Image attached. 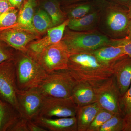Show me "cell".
Here are the masks:
<instances>
[{
	"label": "cell",
	"mask_w": 131,
	"mask_h": 131,
	"mask_svg": "<svg viewBox=\"0 0 131 131\" xmlns=\"http://www.w3.org/2000/svg\"><path fill=\"white\" fill-rule=\"evenodd\" d=\"M77 81L96 86L113 76V68L101 62L93 51L70 54L67 69Z\"/></svg>",
	"instance_id": "obj_1"
},
{
	"label": "cell",
	"mask_w": 131,
	"mask_h": 131,
	"mask_svg": "<svg viewBox=\"0 0 131 131\" xmlns=\"http://www.w3.org/2000/svg\"><path fill=\"white\" fill-rule=\"evenodd\" d=\"M130 19L127 8L108 0L100 9L98 30L110 39L122 38L129 34Z\"/></svg>",
	"instance_id": "obj_2"
},
{
	"label": "cell",
	"mask_w": 131,
	"mask_h": 131,
	"mask_svg": "<svg viewBox=\"0 0 131 131\" xmlns=\"http://www.w3.org/2000/svg\"><path fill=\"white\" fill-rule=\"evenodd\" d=\"M14 60L19 90L38 87L47 75V72L40 64L25 53L16 51Z\"/></svg>",
	"instance_id": "obj_3"
},
{
	"label": "cell",
	"mask_w": 131,
	"mask_h": 131,
	"mask_svg": "<svg viewBox=\"0 0 131 131\" xmlns=\"http://www.w3.org/2000/svg\"><path fill=\"white\" fill-rule=\"evenodd\" d=\"M62 40L65 43L70 54L93 51L109 43L110 39L98 30L76 31L66 29Z\"/></svg>",
	"instance_id": "obj_4"
},
{
	"label": "cell",
	"mask_w": 131,
	"mask_h": 131,
	"mask_svg": "<svg viewBox=\"0 0 131 131\" xmlns=\"http://www.w3.org/2000/svg\"><path fill=\"white\" fill-rule=\"evenodd\" d=\"M76 81L68 70H61L47 73L38 88L46 97L70 98Z\"/></svg>",
	"instance_id": "obj_5"
},
{
	"label": "cell",
	"mask_w": 131,
	"mask_h": 131,
	"mask_svg": "<svg viewBox=\"0 0 131 131\" xmlns=\"http://www.w3.org/2000/svg\"><path fill=\"white\" fill-rule=\"evenodd\" d=\"M70 52L61 40L46 48L34 59L47 73L68 69Z\"/></svg>",
	"instance_id": "obj_6"
},
{
	"label": "cell",
	"mask_w": 131,
	"mask_h": 131,
	"mask_svg": "<svg viewBox=\"0 0 131 131\" xmlns=\"http://www.w3.org/2000/svg\"><path fill=\"white\" fill-rule=\"evenodd\" d=\"M17 86L14 60L0 63V97L19 112Z\"/></svg>",
	"instance_id": "obj_7"
},
{
	"label": "cell",
	"mask_w": 131,
	"mask_h": 131,
	"mask_svg": "<svg viewBox=\"0 0 131 131\" xmlns=\"http://www.w3.org/2000/svg\"><path fill=\"white\" fill-rule=\"evenodd\" d=\"M19 112L22 117L32 120L39 115L45 97L38 87L17 92Z\"/></svg>",
	"instance_id": "obj_8"
},
{
	"label": "cell",
	"mask_w": 131,
	"mask_h": 131,
	"mask_svg": "<svg viewBox=\"0 0 131 131\" xmlns=\"http://www.w3.org/2000/svg\"><path fill=\"white\" fill-rule=\"evenodd\" d=\"M95 87L96 101L101 108L114 114H122L120 106V95L113 75Z\"/></svg>",
	"instance_id": "obj_9"
},
{
	"label": "cell",
	"mask_w": 131,
	"mask_h": 131,
	"mask_svg": "<svg viewBox=\"0 0 131 131\" xmlns=\"http://www.w3.org/2000/svg\"><path fill=\"white\" fill-rule=\"evenodd\" d=\"M77 106L71 97H46L39 116L48 118L75 117Z\"/></svg>",
	"instance_id": "obj_10"
},
{
	"label": "cell",
	"mask_w": 131,
	"mask_h": 131,
	"mask_svg": "<svg viewBox=\"0 0 131 131\" xmlns=\"http://www.w3.org/2000/svg\"><path fill=\"white\" fill-rule=\"evenodd\" d=\"M38 38V34L24 29L9 28L0 31V40L24 53L27 51L28 45Z\"/></svg>",
	"instance_id": "obj_11"
},
{
	"label": "cell",
	"mask_w": 131,
	"mask_h": 131,
	"mask_svg": "<svg viewBox=\"0 0 131 131\" xmlns=\"http://www.w3.org/2000/svg\"><path fill=\"white\" fill-rule=\"evenodd\" d=\"M69 21V19H68L61 25L47 30V34L43 38L29 44L25 53L34 59L46 48L61 41Z\"/></svg>",
	"instance_id": "obj_12"
},
{
	"label": "cell",
	"mask_w": 131,
	"mask_h": 131,
	"mask_svg": "<svg viewBox=\"0 0 131 131\" xmlns=\"http://www.w3.org/2000/svg\"><path fill=\"white\" fill-rule=\"evenodd\" d=\"M113 75L121 97L131 84V57L127 56L117 62L113 66Z\"/></svg>",
	"instance_id": "obj_13"
},
{
	"label": "cell",
	"mask_w": 131,
	"mask_h": 131,
	"mask_svg": "<svg viewBox=\"0 0 131 131\" xmlns=\"http://www.w3.org/2000/svg\"><path fill=\"white\" fill-rule=\"evenodd\" d=\"M32 121L37 125L49 131H77L75 117L48 118L38 115Z\"/></svg>",
	"instance_id": "obj_14"
},
{
	"label": "cell",
	"mask_w": 131,
	"mask_h": 131,
	"mask_svg": "<svg viewBox=\"0 0 131 131\" xmlns=\"http://www.w3.org/2000/svg\"><path fill=\"white\" fill-rule=\"evenodd\" d=\"M71 97L77 107L96 102L95 87L87 82L77 81Z\"/></svg>",
	"instance_id": "obj_15"
},
{
	"label": "cell",
	"mask_w": 131,
	"mask_h": 131,
	"mask_svg": "<svg viewBox=\"0 0 131 131\" xmlns=\"http://www.w3.org/2000/svg\"><path fill=\"white\" fill-rule=\"evenodd\" d=\"M93 51L101 62L112 68L118 61L128 56L122 47L113 43L111 40L109 43Z\"/></svg>",
	"instance_id": "obj_16"
},
{
	"label": "cell",
	"mask_w": 131,
	"mask_h": 131,
	"mask_svg": "<svg viewBox=\"0 0 131 131\" xmlns=\"http://www.w3.org/2000/svg\"><path fill=\"white\" fill-rule=\"evenodd\" d=\"M62 10L65 13L68 19L81 18L100 9L94 0H88L64 5Z\"/></svg>",
	"instance_id": "obj_17"
},
{
	"label": "cell",
	"mask_w": 131,
	"mask_h": 131,
	"mask_svg": "<svg viewBox=\"0 0 131 131\" xmlns=\"http://www.w3.org/2000/svg\"><path fill=\"white\" fill-rule=\"evenodd\" d=\"M35 5V0H26L19 13L16 24L7 29L18 28L38 34L35 31L32 24Z\"/></svg>",
	"instance_id": "obj_18"
},
{
	"label": "cell",
	"mask_w": 131,
	"mask_h": 131,
	"mask_svg": "<svg viewBox=\"0 0 131 131\" xmlns=\"http://www.w3.org/2000/svg\"><path fill=\"white\" fill-rule=\"evenodd\" d=\"M101 108L96 102L78 107L75 115L77 131H87Z\"/></svg>",
	"instance_id": "obj_19"
},
{
	"label": "cell",
	"mask_w": 131,
	"mask_h": 131,
	"mask_svg": "<svg viewBox=\"0 0 131 131\" xmlns=\"http://www.w3.org/2000/svg\"><path fill=\"white\" fill-rule=\"evenodd\" d=\"M100 10L78 19H69L67 27L76 31H87L98 30Z\"/></svg>",
	"instance_id": "obj_20"
},
{
	"label": "cell",
	"mask_w": 131,
	"mask_h": 131,
	"mask_svg": "<svg viewBox=\"0 0 131 131\" xmlns=\"http://www.w3.org/2000/svg\"><path fill=\"white\" fill-rule=\"evenodd\" d=\"M21 116L16 108L0 97V131H9Z\"/></svg>",
	"instance_id": "obj_21"
},
{
	"label": "cell",
	"mask_w": 131,
	"mask_h": 131,
	"mask_svg": "<svg viewBox=\"0 0 131 131\" xmlns=\"http://www.w3.org/2000/svg\"><path fill=\"white\" fill-rule=\"evenodd\" d=\"M61 5L59 0H43L42 2V7L51 18L54 27L61 25L68 19Z\"/></svg>",
	"instance_id": "obj_22"
},
{
	"label": "cell",
	"mask_w": 131,
	"mask_h": 131,
	"mask_svg": "<svg viewBox=\"0 0 131 131\" xmlns=\"http://www.w3.org/2000/svg\"><path fill=\"white\" fill-rule=\"evenodd\" d=\"M32 24L38 34L43 33L54 27L51 18L44 10H38L34 15Z\"/></svg>",
	"instance_id": "obj_23"
},
{
	"label": "cell",
	"mask_w": 131,
	"mask_h": 131,
	"mask_svg": "<svg viewBox=\"0 0 131 131\" xmlns=\"http://www.w3.org/2000/svg\"><path fill=\"white\" fill-rule=\"evenodd\" d=\"M18 10L12 7L0 15V31L7 29L17 22Z\"/></svg>",
	"instance_id": "obj_24"
},
{
	"label": "cell",
	"mask_w": 131,
	"mask_h": 131,
	"mask_svg": "<svg viewBox=\"0 0 131 131\" xmlns=\"http://www.w3.org/2000/svg\"><path fill=\"white\" fill-rule=\"evenodd\" d=\"M125 120L121 114H115L101 126L99 131H123Z\"/></svg>",
	"instance_id": "obj_25"
},
{
	"label": "cell",
	"mask_w": 131,
	"mask_h": 131,
	"mask_svg": "<svg viewBox=\"0 0 131 131\" xmlns=\"http://www.w3.org/2000/svg\"><path fill=\"white\" fill-rule=\"evenodd\" d=\"M114 114L110 111L101 108L87 131H99L101 126Z\"/></svg>",
	"instance_id": "obj_26"
},
{
	"label": "cell",
	"mask_w": 131,
	"mask_h": 131,
	"mask_svg": "<svg viewBox=\"0 0 131 131\" xmlns=\"http://www.w3.org/2000/svg\"><path fill=\"white\" fill-rule=\"evenodd\" d=\"M120 106L124 117L131 115V84L129 88L120 99Z\"/></svg>",
	"instance_id": "obj_27"
},
{
	"label": "cell",
	"mask_w": 131,
	"mask_h": 131,
	"mask_svg": "<svg viewBox=\"0 0 131 131\" xmlns=\"http://www.w3.org/2000/svg\"><path fill=\"white\" fill-rule=\"evenodd\" d=\"M16 51L6 43L0 40V63L14 60Z\"/></svg>",
	"instance_id": "obj_28"
},
{
	"label": "cell",
	"mask_w": 131,
	"mask_h": 131,
	"mask_svg": "<svg viewBox=\"0 0 131 131\" xmlns=\"http://www.w3.org/2000/svg\"><path fill=\"white\" fill-rule=\"evenodd\" d=\"M111 42L122 47L126 54L131 57V33L127 36L119 39H110Z\"/></svg>",
	"instance_id": "obj_29"
},
{
	"label": "cell",
	"mask_w": 131,
	"mask_h": 131,
	"mask_svg": "<svg viewBox=\"0 0 131 131\" xmlns=\"http://www.w3.org/2000/svg\"><path fill=\"white\" fill-rule=\"evenodd\" d=\"M28 121L21 116L12 126L9 131H29L27 125Z\"/></svg>",
	"instance_id": "obj_30"
},
{
	"label": "cell",
	"mask_w": 131,
	"mask_h": 131,
	"mask_svg": "<svg viewBox=\"0 0 131 131\" xmlns=\"http://www.w3.org/2000/svg\"><path fill=\"white\" fill-rule=\"evenodd\" d=\"M27 125L29 131H46L47 130L39 126L34 123L32 120H28Z\"/></svg>",
	"instance_id": "obj_31"
},
{
	"label": "cell",
	"mask_w": 131,
	"mask_h": 131,
	"mask_svg": "<svg viewBox=\"0 0 131 131\" xmlns=\"http://www.w3.org/2000/svg\"><path fill=\"white\" fill-rule=\"evenodd\" d=\"M12 7L8 0L1 1L0 2V15Z\"/></svg>",
	"instance_id": "obj_32"
},
{
	"label": "cell",
	"mask_w": 131,
	"mask_h": 131,
	"mask_svg": "<svg viewBox=\"0 0 131 131\" xmlns=\"http://www.w3.org/2000/svg\"><path fill=\"white\" fill-rule=\"evenodd\" d=\"M13 7L17 9H21L26 0H8Z\"/></svg>",
	"instance_id": "obj_33"
},
{
	"label": "cell",
	"mask_w": 131,
	"mask_h": 131,
	"mask_svg": "<svg viewBox=\"0 0 131 131\" xmlns=\"http://www.w3.org/2000/svg\"><path fill=\"white\" fill-rule=\"evenodd\" d=\"M125 125L123 131H131V115L124 117Z\"/></svg>",
	"instance_id": "obj_34"
},
{
	"label": "cell",
	"mask_w": 131,
	"mask_h": 131,
	"mask_svg": "<svg viewBox=\"0 0 131 131\" xmlns=\"http://www.w3.org/2000/svg\"><path fill=\"white\" fill-rule=\"evenodd\" d=\"M116 4L124 6L128 8L130 4L131 0H108Z\"/></svg>",
	"instance_id": "obj_35"
},
{
	"label": "cell",
	"mask_w": 131,
	"mask_h": 131,
	"mask_svg": "<svg viewBox=\"0 0 131 131\" xmlns=\"http://www.w3.org/2000/svg\"><path fill=\"white\" fill-rule=\"evenodd\" d=\"M86 1H88V0H59L61 4L62 3L63 5Z\"/></svg>",
	"instance_id": "obj_36"
},
{
	"label": "cell",
	"mask_w": 131,
	"mask_h": 131,
	"mask_svg": "<svg viewBox=\"0 0 131 131\" xmlns=\"http://www.w3.org/2000/svg\"><path fill=\"white\" fill-rule=\"evenodd\" d=\"M108 0H94L96 4L99 5L100 7L107 2Z\"/></svg>",
	"instance_id": "obj_37"
},
{
	"label": "cell",
	"mask_w": 131,
	"mask_h": 131,
	"mask_svg": "<svg viewBox=\"0 0 131 131\" xmlns=\"http://www.w3.org/2000/svg\"><path fill=\"white\" fill-rule=\"evenodd\" d=\"M128 13L130 18H131V2L130 5H129V7L128 8Z\"/></svg>",
	"instance_id": "obj_38"
},
{
	"label": "cell",
	"mask_w": 131,
	"mask_h": 131,
	"mask_svg": "<svg viewBox=\"0 0 131 131\" xmlns=\"http://www.w3.org/2000/svg\"><path fill=\"white\" fill-rule=\"evenodd\" d=\"M128 30L129 33V32L131 33V18L129 21V25H128Z\"/></svg>",
	"instance_id": "obj_39"
},
{
	"label": "cell",
	"mask_w": 131,
	"mask_h": 131,
	"mask_svg": "<svg viewBox=\"0 0 131 131\" xmlns=\"http://www.w3.org/2000/svg\"><path fill=\"white\" fill-rule=\"evenodd\" d=\"M2 1V0H0V2L1 1Z\"/></svg>",
	"instance_id": "obj_40"
}]
</instances>
